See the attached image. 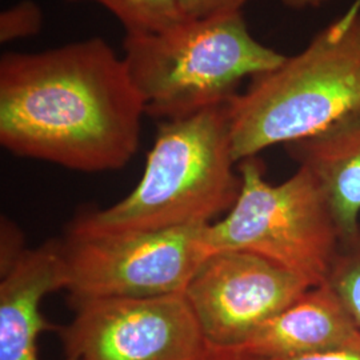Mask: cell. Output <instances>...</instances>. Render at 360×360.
Wrapping results in <instances>:
<instances>
[{"instance_id":"6da1fadb","label":"cell","mask_w":360,"mask_h":360,"mask_svg":"<svg viewBox=\"0 0 360 360\" xmlns=\"http://www.w3.org/2000/svg\"><path fill=\"white\" fill-rule=\"evenodd\" d=\"M144 104L123 58L102 38L0 59V143L11 154L79 172L127 166Z\"/></svg>"},{"instance_id":"7a4b0ae2","label":"cell","mask_w":360,"mask_h":360,"mask_svg":"<svg viewBox=\"0 0 360 360\" xmlns=\"http://www.w3.org/2000/svg\"><path fill=\"white\" fill-rule=\"evenodd\" d=\"M240 191L229 103L160 123L142 178L103 210L77 217L70 231H158L212 223Z\"/></svg>"},{"instance_id":"3957f363","label":"cell","mask_w":360,"mask_h":360,"mask_svg":"<svg viewBox=\"0 0 360 360\" xmlns=\"http://www.w3.org/2000/svg\"><path fill=\"white\" fill-rule=\"evenodd\" d=\"M360 108V0L229 103L236 162L311 138Z\"/></svg>"},{"instance_id":"277c9868","label":"cell","mask_w":360,"mask_h":360,"mask_svg":"<svg viewBox=\"0 0 360 360\" xmlns=\"http://www.w3.org/2000/svg\"><path fill=\"white\" fill-rule=\"evenodd\" d=\"M123 50L146 114L162 122L230 103L245 80L285 59L251 35L242 13L190 19L159 34L126 35Z\"/></svg>"},{"instance_id":"5b68a950","label":"cell","mask_w":360,"mask_h":360,"mask_svg":"<svg viewBox=\"0 0 360 360\" xmlns=\"http://www.w3.org/2000/svg\"><path fill=\"white\" fill-rule=\"evenodd\" d=\"M240 191L226 217L203 232L207 254L242 251L270 259L312 285L326 282L342 232L309 169L279 184L264 176L257 156L238 163Z\"/></svg>"},{"instance_id":"8992f818","label":"cell","mask_w":360,"mask_h":360,"mask_svg":"<svg viewBox=\"0 0 360 360\" xmlns=\"http://www.w3.org/2000/svg\"><path fill=\"white\" fill-rule=\"evenodd\" d=\"M206 226L112 233L68 231L62 243L71 303L183 294L208 257L203 242Z\"/></svg>"},{"instance_id":"52a82bcc","label":"cell","mask_w":360,"mask_h":360,"mask_svg":"<svg viewBox=\"0 0 360 360\" xmlns=\"http://www.w3.org/2000/svg\"><path fill=\"white\" fill-rule=\"evenodd\" d=\"M60 327L65 356L77 360H203L208 343L183 294L71 303Z\"/></svg>"},{"instance_id":"ba28073f","label":"cell","mask_w":360,"mask_h":360,"mask_svg":"<svg viewBox=\"0 0 360 360\" xmlns=\"http://www.w3.org/2000/svg\"><path fill=\"white\" fill-rule=\"evenodd\" d=\"M311 287L270 259L221 251L203 260L183 295L208 346L232 348L295 303Z\"/></svg>"},{"instance_id":"9c48e42d","label":"cell","mask_w":360,"mask_h":360,"mask_svg":"<svg viewBox=\"0 0 360 360\" xmlns=\"http://www.w3.org/2000/svg\"><path fill=\"white\" fill-rule=\"evenodd\" d=\"M0 271V360H41L39 336L60 328L43 316L40 306L46 296L67 288L63 243L26 248Z\"/></svg>"},{"instance_id":"30bf717a","label":"cell","mask_w":360,"mask_h":360,"mask_svg":"<svg viewBox=\"0 0 360 360\" xmlns=\"http://www.w3.org/2000/svg\"><path fill=\"white\" fill-rule=\"evenodd\" d=\"M360 346V330L326 283L311 287L295 303L230 349L255 359L299 356Z\"/></svg>"},{"instance_id":"8fae6325","label":"cell","mask_w":360,"mask_h":360,"mask_svg":"<svg viewBox=\"0 0 360 360\" xmlns=\"http://www.w3.org/2000/svg\"><path fill=\"white\" fill-rule=\"evenodd\" d=\"M321 186L342 238L360 230V108L322 132L284 146Z\"/></svg>"},{"instance_id":"7c38bea8","label":"cell","mask_w":360,"mask_h":360,"mask_svg":"<svg viewBox=\"0 0 360 360\" xmlns=\"http://www.w3.org/2000/svg\"><path fill=\"white\" fill-rule=\"evenodd\" d=\"M95 1L115 16L126 35H148L179 26L190 20L178 0H68Z\"/></svg>"},{"instance_id":"4fadbf2b","label":"cell","mask_w":360,"mask_h":360,"mask_svg":"<svg viewBox=\"0 0 360 360\" xmlns=\"http://www.w3.org/2000/svg\"><path fill=\"white\" fill-rule=\"evenodd\" d=\"M324 283L360 330V230L342 239Z\"/></svg>"},{"instance_id":"5bb4252c","label":"cell","mask_w":360,"mask_h":360,"mask_svg":"<svg viewBox=\"0 0 360 360\" xmlns=\"http://www.w3.org/2000/svg\"><path fill=\"white\" fill-rule=\"evenodd\" d=\"M43 11L34 0H20L0 13V41L11 43L40 32Z\"/></svg>"},{"instance_id":"9a60e30c","label":"cell","mask_w":360,"mask_h":360,"mask_svg":"<svg viewBox=\"0 0 360 360\" xmlns=\"http://www.w3.org/2000/svg\"><path fill=\"white\" fill-rule=\"evenodd\" d=\"M251 0H178L180 10L187 19L198 20L226 13H242Z\"/></svg>"},{"instance_id":"2e32d148","label":"cell","mask_w":360,"mask_h":360,"mask_svg":"<svg viewBox=\"0 0 360 360\" xmlns=\"http://www.w3.org/2000/svg\"><path fill=\"white\" fill-rule=\"evenodd\" d=\"M274 360H360V346L331 348L284 359Z\"/></svg>"},{"instance_id":"e0dca14e","label":"cell","mask_w":360,"mask_h":360,"mask_svg":"<svg viewBox=\"0 0 360 360\" xmlns=\"http://www.w3.org/2000/svg\"><path fill=\"white\" fill-rule=\"evenodd\" d=\"M203 360H262L251 358V356H245L242 354L233 352L230 349H223V348H215L208 346L206 358Z\"/></svg>"},{"instance_id":"ac0fdd59","label":"cell","mask_w":360,"mask_h":360,"mask_svg":"<svg viewBox=\"0 0 360 360\" xmlns=\"http://www.w3.org/2000/svg\"><path fill=\"white\" fill-rule=\"evenodd\" d=\"M330 0H282L285 7L291 8V10H306V8H315V7H321L324 3H327Z\"/></svg>"}]
</instances>
